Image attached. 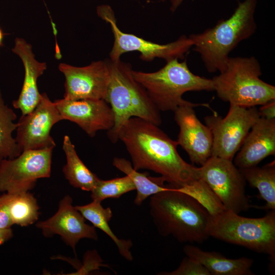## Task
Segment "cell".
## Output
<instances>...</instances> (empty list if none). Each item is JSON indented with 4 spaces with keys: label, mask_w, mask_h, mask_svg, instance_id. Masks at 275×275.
Returning <instances> with one entry per match:
<instances>
[{
    "label": "cell",
    "mask_w": 275,
    "mask_h": 275,
    "mask_svg": "<svg viewBox=\"0 0 275 275\" xmlns=\"http://www.w3.org/2000/svg\"><path fill=\"white\" fill-rule=\"evenodd\" d=\"M157 125L138 117L128 119L118 135L131 157L135 170L158 173L175 187L200 178L199 167L186 162L178 153V144Z\"/></svg>",
    "instance_id": "6da1fadb"
},
{
    "label": "cell",
    "mask_w": 275,
    "mask_h": 275,
    "mask_svg": "<svg viewBox=\"0 0 275 275\" xmlns=\"http://www.w3.org/2000/svg\"><path fill=\"white\" fill-rule=\"evenodd\" d=\"M170 185L150 197V214L159 234L181 242H203L209 237L210 213L195 198Z\"/></svg>",
    "instance_id": "7a4b0ae2"
},
{
    "label": "cell",
    "mask_w": 275,
    "mask_h": 275,
    "mask_svg": "<svg viewBox=\"0 0 275 275\" xmlns=\"http://www.w3.org/2000/svg\"><path fill=\"white\" fill-rule=\"evenodd\" d=\"M257 4V0L239 2L230 17L219 20L201 33L188 36L208 72L224 71L230 53L255 32Z\"/></svg>",
    "instance_id": "3957f363"
},
{
    "label": "cell",
    "mask_w": 275,
    "mask_h": 275,
    "mask_svg": "<svg viewBox=\"0 0 275 275\" xmlns=\"http://www.w3.org/2000/svg\"><path fill=\"white\" fill-rule=\"evenodd\" d=\"M132 74L159 111L174 112L181 106L193 105L206 107L213 114L216 113L208 104L194 103L182 98L183 95L189 91H214L212 79L194 74L185 60L180 62L178 59L171 60L153 72L132 70Z\"/></svg>",
    "instance_id": "277c9868"
},
{
    "label": "cell",
    "mask_w": 275,
    "mask_h": 275,
    "mask_svg": "<svg viewBox=\"0 0 275 275\" xmlns=\"http://www.w3.org/2000/svg\"><path fill=\"white\" fill-rule=\"evenodd\" d=\"M107 61L110 79L105 101L114 115V126L107 133L111 142L116 143L119 141L121 127L131 118L138 117L157 126L160 125V111L145 89L133 78L130 64L120 60Z\"/></svg>",
    "instance_id": "5b68a950"
},
{
    "label": "cell",
    "mask_w": 275,
    "mask_h": 275,
    "mask_svg": "<svg viewBox=\"0 0 275 275\" xmlns=\"http://www.w3.org/2000/svg\"><path fill=\"white\" fill-rule=\"evenodd\" d=\"M260 65L254 57H229L226 68L212 79L218 97L243 107L262 105L275 99V87L260 78Z\"/></svg>",
    "instance_id": "8992f818"
},
{
    "label": "cell",
    "mask_w": 275,
    "mask_h": 275,
    "mask_svg": "<svg viewBox=\"0 0 275 275\" xmlns=\"http://www.w3.org/2000/svg\"><path fill=\"white\" fill-rule=\"evenodd\" d=\"M208 232L209 237L268 255L271 268L274 266L275 210L250 218L224 209L210 214Z\"/></svg>",
    "instance_id": "52a82bcc"
},
{
    "label": "cell",
    "mask_w": 275,
    "mask_h": 275,
    "mask_svg": "<svg viewBox=\"0 0 275 275\" xmlns=\"http://www.w3.org/2000/svg\"><path fill=\"white\" fill-rule=\"evenodd\" d=\"M260 118L255 107L230 104L224 117L217 114L204 118L212 134L211 156L232 160L240 149L246 136Z\"/></svg>",
    "instance_id": "ba28073f"
},
{
    "label": "cell",
    "mask_w": 275,
    "mask_h": 275,
    "mask_svg": "<svg viewBox=\"0 0 275 275\" xmlns=\"http://www.w3.org/2000/svg\"><path fill=\"white\" fill-rule=\"evenodd\" d=\"M97 13L101 19L110 24L114 35V44L109 53L112 61L120 60L124 53L136 51L140 52V58L144 61H150L158 58L168 62L174 59H183L193 47L191 40L185 35L174 42L160 44L124 33L117 26L114 11L108 5L98 6Z\"/></svg>",
    "instance_id": "9c48e42d"
},
{
    "label": "cell",
    "mask_w": 275,
    "mask_h": 275,
    "mask_svg": "<svg viewBox=\"0 0 275 275\" xmlns=\"http://www.w3.org/2000/svg\"><path fill=\"white\" fill-rule=\"evenodd\" d=\"M199 177L225 209L239 214L251 207L245 194L246 181L232 160L211 156L199 167Z\"/></svg>",
    "instance_id": "30bf717a"
},
{
    "label": "cell",
    "mask_w": 275,
    "mask_h": 275,
    "mask_svg": "<svg viewBox=\"0 0 275 275\" xmlns=\"http://www.w3.org/2000/svg\"><path fill=\"white\" fill-rule=\"evenodd\" d=\"M53 149L23 151L0 163V192L17 194L32 189L39 179L51 175Z\"/></svg>",
    "instance_id": "8fae6325"
},
{
    "label": "cell",
    "mask_w": 275,
    "mask_h": 275,
    "mask_svg": "<svg viewBox=\"0 0 275 275\" xmlns=\"http://www.w3.org/2000/svg\"><path fill=\"white\" fill-rule=\"evenodd\" d=\"M54 102L42 94L40 101L30 113L20 117L17 123L16 141L21 151L53 149L56 143L50 130L62 121Z\"/></svg>",
    "instance_id": "7c38bea8"
},
{
    "label": "cell",
    "mask_w": 275,
    "mask_h": 275,
    "mask_svg": "<svg viewBox=\"0 0 275 275\" xmlns=\"http://www.w3.org/2000/svg\"><path fill=\"white\" fill-rule=\"evenodd\" d=\"M59 69L65 77L64 98L105 100L110 79L107 61L93 62L80 67L61 63Z\"/></svg>",
    "instance_id": "4fadbf2b"
},
{
    "label": "cell",
    "mask_w": 275,
    "mask_h": 275,
    "mask_svg": "<svg viewBox=\"0 0 275 275\" xmlns=\"http://www.w3.org/2000/svg\"><path fill=\"white\" fill-rule=\"evenodd\" d=\"M71 197L66 195L59 202L56 213L51 217L36 224L46 237L59 235L76 254L75 248L82 238L98 240L95 227L88 225L86 219L72 204Z\"/></svg>",
    "instance_id": "5bb4252c"
},
{
    "label": "cell",
    "mask_w": 275,
    "mask_h": 275,
    "mask_svg": "<svg viewBox=\"0 0 275 275\" xmlns=\"http://www.w3.org/2000/svg\"><path fill=\"white\" fill-rule=\"evenodd\" d=\"M63 120L74 122L89 136L93 138L99 130H109L114 124V115L103 99L54 100Z\"/></svg>",
    "instance_id": "9a60e30c"
},
{
    "label": "cell",
    "mask_w": 275,
    "mask_h": 275,
    "mask_svg": "<svg viewBox=\"0 0 275 275\" xmlns=\"http://www.w3.org/2000/svg\"><path fill=\"white\" fill-rule=\"evenodd\" d=\"M193 105H183L174 111L179 127L177 141L187 153L190 161L200 166L211 156L212 134L209 128L197 118Z\"/></svg>",
    "instance_id": "2e32d148"
},
{
    "label": "cell",
    "mask_w": 275,
    "mask_h": 275,
    "mask_svg": "<svg viewBox=\"0 0 275 275\" xmlns=\"http://www.w3.org/2000/svg\"><path fill=\"white\" fill-rule=\"evenodd\" d=\"M275 154V119L260 117L246 136L234 159L238 169L257 166Z\"/></svg>",
    "instance_id": "e0dca14e"
},
{
    "label": "cell",
    "mask_w": 275,
    "mask_h": 275,
    "mask_svg": "<svg viewBox=\"0 0 275 275\" xmlns=\"http://www.w3.org/2000/svg\"><path fill=\"white\" fill-rule=\"evenodd\" d=\"M12 51L20 57L24 68L22 89L18 99L13 101L12 105L24 115L32 112L41 100L42 94L39 92L37 80L46 69L47 65L36 60L31 45L23 39H15Z\"/></svg>",
    "instance_id": "ac0fdd59"
},
{
    "label": "cell",
    "mask_w": 275,
    "mask_h": 275,
    "mask_svg": "<svg viewBox=\"0 0 275 275\" xmlns=\"http://www.w3.org/2000/svg\"><path fill=\"white\" fill-rule=\"evenodd\" d=\"M186 256L203 265L211 275H253L251 270L254 260L241 257L230 259L216 252L205 251L193 245L183 248Z\"/></svg>",
    "instance_id": "d6986e66"
},
{
    "label": "cell",
    "mask_w": 275,
    "mask_h": 275,
    "mask_svg": "<svg viewBox=\"0 0 275 275\" xmlns=\"http://www.w3.org/2000/svg\"><path fill=\"white\" fill-rule=\"evenodd\" d=\"M75 207L95 228L101 230L111 238L122 257L128 261H131L133 260L130 251L133 245L132 241L130 239L119 238L109 227L108 222L113 216L109 207L104 208L101 202L94 200L88 204L76 206Z\"/></svg>",
    "instance_id": "ffe728a7"
},
{
    "label": "cell",
    "mask_w": 275,
    "mask_h": 275,
    "mask_svg": "<svg viewBox=\"0 0 275 275\" xmlns=\"http://www.w3.org/2000/svg\"><path fill=\"white\" fill-rule=\"evenodd\" d=\"M63 149L66 155V163L62 171L66 179L74 187L91 191L99 178L80 159L74 145L67 135L64 137Z\"/></svg>",
    "instance_id": "44dd1931"
},
{
    "label": "cell",
    "mask_w": 275,
    "mask_h": 275,
    "mask_svg": "<svg viewBox=\"0 0 275 275\" xmlns=\"http://www.w3.org/2000/svg\"><path fill=\"white\" fill-rule=\"evenodd\" d=\"M113 165L133 181L136 190L134 201L136 205H141L147 198L167 190L170 186L169 184H164L166 181L162 176L151 177L147 172L140 173L134 170L131 163L125 158H114Z\"/></svg>",
    "instance_id": "7402d4cb"
},
{
    "label": "cell",
    "mask_w": 275,
    "mask_h": 275,
    "mask_svg": "<svg viewBox=\"0 0 275 275\" xmlns=\"http://www.w3.org/2000/svg\"><path fill=\"white\" fill-rule=\"evenodd\" d=\"M246 182L257 188L259 196L265 201L264 209L275 210V162L273 161L262 167L257 166L239 169Z\"/></svg>",
    "instance_id": "603a6c76"
},
{
    "label": "cell",
    "mask_w": 275,
    "mask_h": 275,
    "mask_svg": "<svg viewBox=\"0 0 275 275\" xmlns=\"http://www.w3.org/2000/svg\"><path fill=\"white\" fill-rule=\"evenodd\" d=\"M17 116L14 111L5 104L0 90V163L5 159H12L21 152L13 132L17 128L14 121Z\"/></svg>",
    "instance_id": "cb8c5ba5"
},
{
    "label": "cell",
    "mask_w": 275,
    "mask_h": 275,
    "mask_svg": "<svg viewBox=\"0 0 275 275\" xmlns=\"http://www.w3.org/2000/svg\"><path fill=\"white\" fill-rule=\"evenodd\" d=\"M9 208L13 225L28 226L39 217V207L36 199L29 191L11 194Z\"/></svg>",
    "instance_id": "d4e9b609"
},
{
    "label": "cell",
    "mask_w": 275,
    "mask_h": 275,
    "mask_svg": "<svg viewBox=\"0 0 275 275\" xmlns=\"http://www.w3.org/2000/svg\"><path fill=\"white\" fill-rule=\"evenodd\" d=\"M134 190V184L127 175L107 180L99 179L91 191V197L94 201L101 202L107 198H119Z\"/></svg>",
    "instance_id": "484cf974"
},
{
    "label": "cell",
    "mask_w": 275,
    "mask_h": 275,
    "mask_svg": "<svg viewBox=\"0 0 275 275\" xmlns=\"http://www.w3.org/2000/svg\"><path fill=\"white\" fill-rule=\"evenodd\" d=\"M177 188L179 191L197 200L208 210L210 214H216L225 209L217 197L201 178Z\"/></svg>",
    "instance_id": "4316f807"
},
{
    "label": "cell",
    "mask_w": 275,
    "mask_h": 275,
    "mask_svg": "<svg viewBox=\"0 0 275 275\" xmlns=\"http://www.w3.org/2000/svg\"><path fill=\"white\" fill-rule=\"evenodd\" d=\"M161 275H211L209 271L200 263L186 256L178 268L170 272H162Z\"/></svg>",
    "instance_id": "83f0119b"
},
{
    "label": "cell",
    "mask_w": 275,
    "mask_h": 275,
    "mask_svg": "<svg viewBox=\"0 0 275 275\" xmlns=\"http://www.w3.org/2000/svg\"><path fill=\"white\" fill-rule=\"evenodd\" d=\"M11 194L5 193L0 196V228H11L13 225L10 212L9 205Z\"/></svg>",
    "instance_id": "f1b7e54d"
},
{
    "label": "cell",
    "mask_w": 275,
    "mask_h": 275,
    "mask_svg": "<svg viewBox=\"0 0 275 275\" xmlns=\"http://www.w3.org/2000/svg\"><path fill=\"white\" fill-rule=\"evenodd\" d=\"M258 112L260 117L266 119H275V99L261 105Z\"/></svg>",
    "instance_id": "f546056e"
},
{
    "label": "cell",
    "mask_w": 275,
    "mask_h": 275,
    "mask_svg": "<svg viewBox=\"0 0 275 275\" xmlns=\"http://www.w3.org/2000/svg\"><path fill=\"white\" fill-rule=\"evenodd\" d=\"M13 236V233L11 228H0V246L10 239Z\"/></svg>",
    "instance_id": "4dcf8cb0"
},
{
    "label": "cell",
    "mask_w": 275,
    "mask_h": 275,
    "mask_svg": "<svg viewBox=\"0 0 275 275\" xmlns=\"http://www.w3.org/2000/svg\"><path fill=\"white\" fill-rule=\"evenodd\" d=\"M183 1L184 0H171V10L172 11H175Z\"/></svg>",
    "instance_id": "1f68e13d"
},
{
    "label": "cell",
    "mask_w": 275,
    "mask_h": 275,
    "mask_svg": "<svg viewBox=\"0 0 275 275\" xmlns=\"http://www.w3.org/2000/svg\"><path fill=\"white\" fill-rule=\"evenodd\" d=\"M5 34L3 33L2 29L0 28V47L3 46V42Z\"/></svg>",
    "instance_id": "d6a6232c"
}]
</instances>
